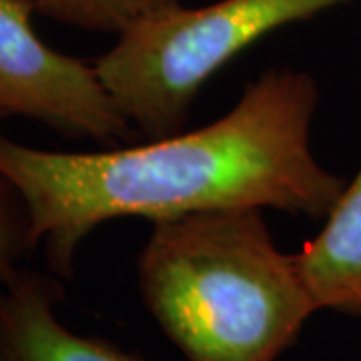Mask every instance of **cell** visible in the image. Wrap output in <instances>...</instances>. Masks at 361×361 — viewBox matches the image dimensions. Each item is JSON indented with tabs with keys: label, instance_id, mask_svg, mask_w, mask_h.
<instances>
[{
	"label": "cell",
	"instance_id": "7a4b0ae2",
	"mask_svg": "<svg viewBox=\"0 0 361 361\" xmlns=\"http://www.w3.org/2000/svg\"><path fill=\"white\" fill-rule=\"evenodd\" d=\"M137 271L147 310L187 361H277L317 311L255 207L155 221Z\"/></svg>",
	"mask_w": 361,
	"mask_h": 361
},
{
	"label": "cell",
	"instance_id": "52a82bcc",
	"mask_svg": "<svg viewBox=\"0 0 361 361\" xmlns=\"http://www.w3.org/2000/svg\"><path fill=\"white\" fill-rule=\"evenodd\" d=\"M179 0H32L37 13L61 25L116 37L145 16L177 4Z\"/></svg>",
	"mask_w": 361,
	"mask_h": 361
},
{
	"label": "cell",
	"instance_id": "277c9868",
	"mask_svg": "<svg viewBox=\"0 0 361 361\" xmlns=\"http://www.w3.org/2000/svg\"><path fill=\"white\" fill-rule=\"evenodd\" d=\"M32 0H0V111L39 121L66 139L109 147L139 139L94 65L54 51L32 28Z\"/></svg>",
	"mask_w": 361,
	"mask_h": 361
},
{
	"label": "cell",
	"instance_id": "3957f363",
	"mask_svg": "<svg viewBox=\"0 0 361 361\" xmlns=\"http://www.w3.org/2000/svg\"><path fill=\"white\" fill-rule=\"evenodd\" d=\"M349 0H219L199 8L179 2L123 30L94 61L116 109L147 139L185 127L199 90L253 42Z\"/></svg>",
	"mask_w": 361,
	"mask_h": 361
},
{
	"label": "cell",
	"instance_id": "ba28073f",
	"mask_svg": "<svg viewBox=\"0 0 361 361\" xmlns=\"http://www.w3.org/2000/svg\"><path fill=\"white\" fill-rule=\"evenodd\" d=\"M26 207L13 185L0 177V285L11 283L23 269L20 259L30 251Z\"/></svg>",
	"mask_w": 361,
	"mask_h": 361
},
{
	"label": "cell",
	"instance_id": "8992f818",
	"mask_svg": "<svg viewBox=\"0 0 361 361\" xmlns=\"http://www.w3.org/2000/svg\"><path fill=\"white\" fill-rule=\"evenodd\" d=\"M295 263L315 310L361 317V169Z\"/></svg>",
	"mask_w": 361,
	"mask_h": 361
},
{
	"label": "cell",
	"instance_id": "5b68a950",
	"mask_svg": "<svg viewBox=\"0 0 361 361\" xmlns=\"http://www.w3.org/2000/svg\"><path fill=\"white\" fill-rule=\"evenodd\" d=\"M56 275L20 269L0 291V361H142L115 343L71 331L56 315Z\"/></svg>",
	"mask_w": 361,
	"mask_h": 361
},
{
	"label": "cell",
	"instance_id": "9c48e42d",
	"mask_svg": "<svg viewBox=\"0 0 361 361\" xmlns=\"http://www.w3.org/2000/svg\"><path fill=\"white\" fill-rule=\"evenodd\" d=\"M4 118H6V116L2 115V111H0V121H4Z\"/></svg>",
	"mask_w": 361,
	"mask_h": 361
},
{
	"label": "cell",
	"instance_id": "6da1fadb",
	"mask_svg": "<svg viewBox=\"0 0 361 361\" xmlns=\"http://www.w3.org/2000/svg\"><path fill=\"white\" fill-rule=\"evenodd\" d=\"M317 101L310 73L269 68L215 123L145 145L63 153L0 137V177L25 203L30 247L42 245L63 279L80 243L111 219L155 223L229 207L325 219L348 180L311 151Z\"/></svg>",
	"mask_w": 361,
	"mask_h": 361
}]
</instances>
